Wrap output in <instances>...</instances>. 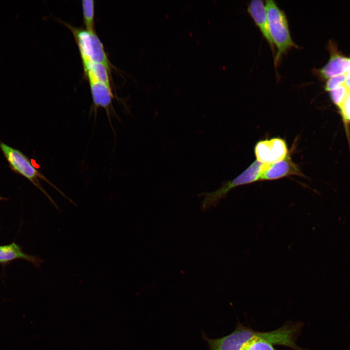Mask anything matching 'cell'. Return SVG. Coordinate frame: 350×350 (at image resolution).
I'll return each instance as SVG.
<instances>
[{
  "label": "cell",
  "mask_w": 350,
  "mask_h": 350,
  "mask_svg": "<svg viewBox=\"0 0 350 350\" xmlns=\"http://www.w3.org/2000/svg\"><path fill=\"white\" fill-rule=\"evenodd\" d=\"M286 141L280 137L261 140L254 147L256 160L264 164H269L284 159L288 154Z\"/></svg>",
  "instance_id": "cell-6"
},
{
  "label": "cell",
  "mask_w": 350,
  "mask_h": 350,
  "mask_svg": "<svg viewBox=\"0 0 350 350\" xmlns=\"http://www.w3.org/2000/svg\"><path fill=\"white\" fill-rule=\"evenodd\" d=\"M88 79L93 101L92 109L95 114V117L98 109L99 107L103 108L112 128L111 115L113 114L112 104L113 95L111 87L93 78H90Z\"/></svg>",
  "instance_id": "cell-8"
},
{
  "label": "cell",
  "mask_w": 350,
  "mask_h": 350,
  "mask_svg": "<svg viewBox=\"0 0 350 350\" xmlns=\"http://www.w3.org/2000/svg\"><path fill=\"white\" fill-rule=\"evenodd\" d=\"M63 23L72 33L77 44L83 62H92L105 65L111 72L112 66L104 46L95 32L81 28H76Z\"/></svg>",
  "instance_id": "cell-4"
},
{
  "label": "cell",
  "mask_w": 350,
  "mask_h": 350,
  "mask_svg": "<svg viewBox=\"0 0 350 350\" xmlns=\"http://www.w3.org/2000/svg\"><path fill=\"white\" fill-rule=\"evenodd\" d=\"M340 110L344 120L346 122H350V92Z\"/></svg>",
  "instance_id": "cell-15"
},
{
  "label": "cell",
  "mask_w": 350,
  "mask_h": 350,
  "mask_svg": "<svg viewBox=\"0 0 350 350\" xmlns=\"http://www.w3.org/2000/svg\"><path fill=\"white\" fill-rule=\"evenodd\" d=\"M82 9L86 29L91 32H95L94 1L92 0H83Z\"/></svg>",
  "instance_id": "cell-12"
},
{
  "label": "cell",
  "mask_w": 350,
  "mask_h": 350,
  "mask_svg": "<svg viewBox=\"0 0 350 350\" xmlns=\"http://www.w3.org/2000/svg\"><path fill=\"white\" fill-rule=\"evenodd\" d=\"M349 93L345 85L330 91L332 101L339 109L342 107Z\"/></svg>",
  "instance_id": "cell-13"
},
{
  "label": "cell",
  "mask_w": 350,
  "mask_h": 350,
  "mask_svg": "<svg viewBox=\"0 0 350 350\" xmlns=\"http://www.w3.org/2000/svg\"><path fill=\"white\" fill-rule=\"evenodd\" d=\"M265 2L270 36L277 48L274 58L275 65L277 66L282 55L291 48H299V46L292 38L284 12L273 0H266Z\"/></svg>",
  "instance_id": "cell-2"
},
{
  "label": "cell",
  "mask_w": 350,
  "mask_h": 350,
  "mask_svg": "<svg viewBox=\"0 0 350 350\" xmlns=\"http://www.w3.org/2000/svg\"><path fill=\"white\" fill-rule=\"evenodd\" d=\"M263 165V164L255 160L238 176L225 182L217 190L200 194L199 195L204 196L201 203L202 210H205L212 206H216L220 200L224 198L232 189L258 181Z\"/></svg>",
  "instance_id": "cell-5"
},
{
  "label": "cell",
  "mask_w": 350,
  "mask_h": 350,
  "mask_svg": "<svg viewBox=\"0 0 350 350\" xmlns=\"http://www.w3.org/2000/svg\"><path fill=\"white\" fill-rule=\"evenodd\" d=\"M346 77V73H344L329 78L325 85V90L330 91L340 86L344 85Z\"/></svg>",
  "instance_id": "cell-14"
},
{
  "label": "cell",
  "mask_w": 350,
  "mask_h": 350,
  "mask_svg": "<svg viewBox=\"0 0 350 350\" xmlns=\"http://www.w3.org/2000/svg\"><path fill=\"white\" fill-rule=\"evenodd\" d=\"M301 333L300 325L296 322L288 321L279 328L270 332H258L252 330L250 341L242 350H277L273 345L285 346L298 350L297 340Z\"/></svg>",
  "instance_id": "cell-1"
},
{
  "label": "cell",
  "mask_w": 350,
  "mask_h": 350,
  "mask_svg": "<svg viewBox=\"0 0 350 350\" xmlns=\"http://www.w3.org/2000/svg\"><path fill=\"white\" fill-rule=\"evenodd\" d=\"M3 199H4V198L2 197L0 195V200H3Z\"/></svg>",
  "instance_id": "cell-17"
},
{
  "label": "cell",
  "mask_w": 350,
  "mask_h": 350,
  "mask_svg": "<svg viewBox=\"0 0 350 350\" xmlns=\"http://www.w3.org/2000/svg\"><path fill=\"white\" fill-rule=\"evenodd\" d=\"M346 80L345 86L350 92V69L346 72Z\"/></svg>",
  "instance_id": "cell-16"
},
{
  "label": "cell",
  "mask_w": 350,
  "mask_h": 350,
  "mask_svg": "<svg viewBox=\"0 0 350 350\" xmlns=\"http://www.w3.org/2000/svg\"><path fill=\"white\" fill-rule=\"evenodd\" d=\"M290 153L281 160L263 164L259 181L274 180L291 175L304 177L299 166L292 160Z\"/></svg>",
  "instance_id": "cell-7"
},
{
  "label": "cell",
  "mask_w": 350,
  "mask_h": 350,
  "mask_svg": "<svg viewBox=\"0 0 350 350\" xmlns=\"http://www.w3.org/2000/svg\"><path fill=\"white\" fill-rule=\"evenodd\" d=\"M0 148L8 161L11 168L16 173L28 179L36 187L40 190L48 198L58 211L59 208L51 196L46 192L40 182V180L44 181L54 188L65 198L72 204L76 205L61 190L57 188L47 179L39 171L36 169L30 159L20 151L14 148L3 142H0Z\"/></svg>",
  "instance_id": "cell-3"
},
{
  "label": "cell",
  "mask_w": 350,
  "mask_h": 350,
  "mask_svg": "<svg viewBox=\"0 0 350 350\" xmlns=\"http://www.w3.org/2000/svg\"><path fill=\"white\" fill-rule=\"evenodd\" d=\"M331 51V56L327 64L318 70L319 75L325 79L346 73L350 69V58L344 57L334 50Z\"/></svg>",
  "instance_id": "cell-10"
},
{
  "label": "cell",
  "mask_w": 350,
  "mask_h": 350,
  "mask_svg": "<svg viewBox=\"0 0 350 350\" xmlns=\"http://www.w3.org/2000/svg\"><path fill=\"white\" fill-rule=\"evenodd\" d=\"M24 259L39 267L43 262L41 259L25 253L15 243L0 245V263H6L16 259Z\"/></svg>",
  "instance_id": "cell-11"
},
{
  "label": "cell",
  "mask_w": 350,
  "mask_h": 350,
  "mask_svg": "<svg viewBox=\"0 0 350 350\" xmlns=\"http://www.w3.org/2000/svg\"><path fill=\"white\" fill-rule=\"evenodd\" d=\"M247 12L269 44L274 58L275 45L270 36L266 10L263 1L262 0H251L248 5Z\"/></svg>",
  "instance_id": "cell-9"
}]
</instances>
